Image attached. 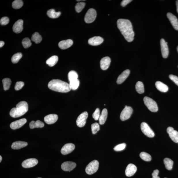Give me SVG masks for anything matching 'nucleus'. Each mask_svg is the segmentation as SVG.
I'll return each instance as SVG.
<instances>
[{"label":"nucleus","mask_w":178,"mask_h":178,"mask_svg":"<svg viewBox=\"0 0 178 178\" xmlns=\"http://www.w3.org/2000/svg\"><path fill=\"white\" fill-rule=\"evenodd\" d=\"M2 160V157L1 156H0V162H1Z\"/></svg>","instance_id":"603ef678"},{"label":"nucleus","mask_w":178,"mask_h":178,"mask_svg":"<svg viewBox=\"0 0 178 178\" xmlns=\"http://www.w3.org/2000/svg\"><path fill=\"white\" fill-rule=\"evenodd\" d=\"M141 159L145 161H150L152 160V157L149 154L145 152H141L140 155Z\"/></svg>","instance_id":"e433bc0d"},{"label":"nucleus","mask_w":178,"mask_h":178,"mask_svg":"<svg viewBox=\"0 0 178 178\" xmlns=\"http://www.w3.org/2000/svg\"><path fill=\"white\" fill-rule=\"evenodd\" d=\"M133 113V109L131 107L127 106L125 107L120 115V120L122 121H125L128 120Z\"/></svg>","instance_id":"6e6552de"},{"label":"nucleus","mask_w":178,"mask_h":178,"mask_svg":"<svg viewBox=\"0 0 178 178\" xmlns=\"http://www.w3.org/2000/svg\"><path fill=\"white\" fill-rule=\"evenodd\" d=\"M169 78L178 86V77L173 75H170Z\"/></svg>","instance_id":"49530a36"},{"label":"nucleus","mask_w":178,"mask_h":178,"mask_svg":"<svg viewBox=\"0 0 178 178\" xmlns=\"http://www.w3.org/2000/svg\"><path fill=\"white\" fill-rule=\"evenodd\" d=\"M44 123L39 120H37L36 122L35 121H32L29 124L30 128L31 129L38 128H42L44 127Z\"/></svg>","instance_id":"bb28decb"},{"label":"nucleus","mask_w":178,"mask_h":178,"mask_svg":"<svg viewBox=\"0 0 178 178\" xmlns=\"http://www.w3.org/2000/svg\"><path fill=\"white\" fill-rule=\"evenodd\" d=\"M42 38L39 33L37 32L34 33L32 36L31 40L36 44H39L42 40Z\"/></svg>","instance_id":"2f4dec72"},{"label":"nucleus","mask_w":178,"mask_h":178,"mask_svg":"<svg viewBox=\"0 0 178 178\" xmlns=\"http://www.w3.org/2000/svg\"><path fill=\"white\" fill-rule=\"evenodd\" d=\"M130 73L129 70L127 69L125 70L118 77L117 81H116L117 83L118 84H120L123 83L128 77Z\"/></svg>","instance_id":"5701e85b"},{"label":"nucleus","mask_w":178,"mask_h":178,"mask_svg":"<svg viewBox=\"0 0 178 178\" xmlns=\"http://www.w3.org/2000/svg\"><path fill=\"white\" fill-rule=\"evenodd\" d=\"M28 143L25 141H17L14 142L11 145V148L13 149H19L26 147Z\"/></svg>","instance_id":"b1692460"},{"label":"nucleus","mask_w":178,"mask_h":178,"mask_svg":"<svg viewBox=\"0 0 178 178\" xmlns=\"http://www.w3.org/2000/svg\"><path fill=\"white\" fill-rule=\"evenodd\" d=\"M96 16L97 13L94 9H90L86 14L84 17V21L86 23H91L94 21Z\"/></svg>","instance_id":"423d86ee"},{"label":"nucleus","mask_w":178,"mask_h":178,"mask_svg":"<svg viewBox=\"0 0 178 178\" xmlns=\"http://www.w3.org/2000/svg\"><path fill=\"white\" fill-rule=\"evenodd\" d=\"M42 178L38 177V178Z\"/></svg>","instance_id":"4d7b16f0"},{"label":"nucleus","mask_w":178,"mask_h":178,"mask_svg":"<svg viewBox=\"0 0 178 178\" xmlns=\"http://www.w3.org/2000/svg\"><path fill=\"white\" fill-rule=\"evenodd\" d=\"M132 1H131V0H124L121 3V5L124 7Z\"/></svg>","instance_id":"09e8293b"},{"label":"nucleus","mask_w":178,"mask_h":178,"mask_svg":"<svg viewBox=\"0 0 178 178\" xmlns=\"http://www.w3.org/2000/svg\"><path fill=\"white\" fill-rule=\"evenodd\" d=\"M26 122L27 120L26 118L21 119L11 123L10 124V127L13 130L19 129L26 124Z\"/></svg>","instance_id":"ddd939ff"},{"label":"nucleus","mask_w":178,"mask_h":178,"mask_svg":"<svg viewBox=\"0 0 178 178\" xmlns=\"http://www.w3.org/2000/svg\"><path fill=\"white\" fill-rule=\"evenodd\" d=\"M22 44L24 48L27 49L30 47L32 45L31 40L28 38H25L22 41Z\"/></svg>","instance_id":"58836bf2"},{"label":"nucleus","mask_w":178,"mask_h":178,"mask_svg":"<svg viewBox=\"0 0 178 178\" xmlns=\"http://www.w3.org/2000/svg\"><path fill=\"white\" fill-rule=\"evenodd\" d=\"M23 5V3L21 0H15L12 4V7L15 9H19L21 8Z\"/></svg>","instance_id":"c9c22d12"},{"label":"nucleus","mask_w":178,"mask_h":178,"mask_svg":"<svg viewBox=\"0 0 178 178\" xmlns=\"http://www.w3.org/2000/svg\"><path fill=\"white\" fill-rule=\"evenodd\" d=\"M167 16L173 28L178 31V20L177 17L171 13H167Z\"/></svg>","instance_id":"aec40b11"},{"label":"nucleus","mask_w":178,"mask_h":178,"mask_svg":"<svg viewBox=\"0 0 178 178\" xmlns=\"http://www.w3.org/2000/svg\"><path fill=\"white\" fill-rule=\"evenodd\" d=\"M117 24L118 29L127 41H133L135 33L131 22L127 19H119Z\"/></svg>","instance_id":"f257e3e1"},{"label":"nucleus","mask_w":178,"mask_h":178,"mask_svg":"<svg viewBox=\"0 0 178 178\" xmlns=\"http://www.w3.org/2000/svg\"><path fill=\"white\" fill-rule=\"evenodd\" d=\"M69 84L71 90H75L79 87V79H77L76 80L70 82Z\"/></svg>","instance_id":"4c0bfd02"},{"label":"nucleus","mask_w":178,"mask_h":178,"mask_svg":"<svg viewBox=\"0 0 178 178\" xmlns=\"http://www.w3.org/2000/svg\"><path fill=\"white\" fill-rule=\"evenodd\" d=\"M73 41L71 39H68L61 41L58 43V46L61 49L65 50L71 47L73 44Z\"/></svg>","instance_id":"4be33fe9"},{"label":"nucleus","mask_w":178,"mask_h":178,"mask_svg":"<svg viewBox=\"0 0 178 178\" xmlns=\"http://www.w3.org/2000/svg\"><path fill=\"white\" fill-rule=\"evenodd\" d=\"M75 145L72 143L66 144L63 146L61 150V154L66 155L72 152L75 148Z\"/></svg>","instance_id":"f8f14e48"},{"label":"nucleus","mask_w":178,"mask_h":178,"mask_svg":"<svg viewBox=\"0 0 178 178\" xmlns=\"http://www.w3.org/2000/svg\"><path fill=\"white\" fill-rule=\"evenodd\" d=\"M164 163L166 169L171 170L172 169L173 162L171 159L166 158L164 159Z\"/></svg>","instance_id":"c756f323"},{"label":"nucleus","mask_w":178,"mask_h":178,"mask_svg":"<svg viewBox=\"0 0 178 178\" xmlns=\"http://www.w3.org/2000/svg\"><path fill=\"white\" fill-rule=\"evenodd\" d=\"M99 163L96 160H93L89 163L86 168V172L87 174L92 175L96 172L99 169Z\"/></svg>","instance_id":"39448f33"},{"label":"nucleus","mask_w":178,"mask_h":178,"mask_svg":"<svg viewBox=\"0 0 178 178\" xmlns=\"http://www.w3.org/2000/svg\"><path fill=\"white\" fill-rule=\"evenodd\" d=\"M58 57L56 56H54L50 57L46 61L47 64L50 67H53L55 65L58 61Z\"/></svg>","instance_id":"c85d7f7f"},{"label":"nucleus","mask_w":178,"mask_h":178,"mask_svg":"<svg viewBox=\"0 0 178 178\" xmlns=\"http://www.w3.org/2000/svg\"><path fill=\"white\" fill-rule=\"evenodd\" d=\"M2 82L3 83L4 90L6 91L8 90L12 83L11 80L10 78H4L3 79Z\"/></svg>","instance_id":"72a5a7b5"},{"label":"nucleus","mask_w":178,"mask_h":178,"mask_svg":"<svg viewBox=\"0 0 178 178\" xmlns=\"http://www.w3.org/2000/svg\"><path fill=\"white\" fill-rule=\"evenodd\" d=\"M104 41L103 39L100 36H95L91 38L88 40V44L91 45H99L102 44Z\"/></svg>","instance_id":"412c9836"},{"label":"nucleus","mask_w":178,"mask_h":178,"mask_svg":"<svg viewBox=\"0 0 178 178\" xmlns=\"http://www.w3.org/2000/svg\"><path fill=\"white\" fill-rule=\"evenodd\" d=\"M100 111L99 108L96 109L92 115V117L95 120H99L100 116Z\"/></svg>","instance_id":"37998d69"},{"label":"nucleus","mask_w":178,"mask_h":178,"mask_svg":"<svg viewBox=\"0 0 178 178\" xmlns=\"http://www.w3.org/2000/svg\"><path fill=\"white\" fill-rule=\"evenodd\" d=\"M38 162L37 159L35 158H30L22 162V166L25 168H29L33 167L38 163Z\"/></svg>","instance_id":"9d476101"},{"label":"nucleus","mask_w":178,"mask_h":178,"mask_svg":"<svg viewBox=\"0 0 178 178\" xmlns=\"http://www.w3.org/2000/svg\"><path fill=\"white\" fill-rule=\"evenodd\" d=\"M136 89L137 92L139 94H142L144 92V87L142 82L140 81L137 82L136 85Z\"/></svg>","instance_id":"473e14b6"},{"label":"nucleus","mask_w":178,"mask_h":178,"mask_svg":"<svg viewBox=\"0 0 178 178\" xmlns=\"http://www.w3.org/2000/svg\"><path fill=\"white\" fill-rule=\"evenodd\" d=\"M92 133L93 134H96L100 130L99 125L97 123H95L91 125Z\"/></svg>","instance_id":"a19ab883"},{"label":"nucleus","mask_w":178,"mask_h":178,"mask_svg":"<svg viewBox=\"0 0 178 178\" xmlns=\"http://www.w3.org/2000/svg\"><path fill=\"white\" fill-rule=\"evenodd\" d=\"M76 164L74 162L71 161L65 162L61 166L62 169L65 172H70L76 167Z\"/></svg>","instance_id":"9b49d317"},{"label":"nucleus","mask_w":178,"mask_h":178,"mask_svg":"<svg viewBox=\"0 0 178 178\" xmlns=\"http://www.w3.org/2000/svg\"><path fill=\"white\" fill-rule=\"evenodd\" d=\"M86 5V3L84 2H81L76 4L75 6V10L77 13H79L83 10Z\"/></svg>","instance_id":"ea45409f"},{"label":"nucleus","mask_w":178,"mask_h":178,"mask_svg":"<svg viewBox=\"0 0 178 178\" xmlns=\"http://www.w3.org/2000/svg\"><path fill=\"white\" fill-rule=\"evenodd\" d=\"M137 170V168L133 164H130L127 166L125 170V175L128 177H130L133 175Z\"/></svg>","instance_id":"a211bd4d"},{"label":"nucleus","mask_w":178,"mask_h":178,"mask_svg":"<svg viewBox=\"0 0 178 178\" xmlns=\"http://www.w3.org/2000/svg\"><path fill=\"white\" fill-rule=\"evenodd\" d=\"M88 116V113L87 112L84 111L81 113L77 117L76 120L77 126L79 127H83L85 126Z\"/></svg>","instance_id":"1a4fd4ad"},{"label":"nucleus","mask_w":178,"mask_h":178,"mask_svg":"<svg viewBox=\"0 0 178 178\" xmlns=\"http://www.w3.org/2000/svg\"><path fill=\"white\" fill-rule=\"evenodd\" d=\"M22 57V54L20 52L15 54L11 58V61L14 64L17 63Z\"/></svg>","instance_id":"f704fd0d"},{"label":"nucleus","mask_w":178,"mask_h":178,"mask_svg":"<svg viewBox=\"0 0 178 178\" xmlns=\"http://www.w3.org/2000/svg\"><path fill=\"white\" fill-rule=\"evenodd\" d=\"M111 62V59L109 57L106 56L103 58L100 61L101 69L103 70L108 69L110 65Z\"/></svg>","instance_id":"f3484780"},{"label":"nucleus","mask_w":178,"mask_h":178,"mask_svg":"<svg viewBox=\"0 0 178 178\" xmlns=\"http://www.w3.org/2000/svg\"><path fill=\"white\" fill-rule=\"evenodd\" d=\"M60 12H56L54 9H50L48 10L47 12V15L50 18L52 19H56L60 16L61 15Z\"/></svg>","instance_id":"cd10ccee"},{"label":"nucleus","mask_w":178,"mask_h":178,"mask_svg":"<svg viewBox=\"0 0 178 178\" xmlns=\"http://www.w3.org/2000/svg\"><path fill=\"white\" fill-rule=\"evenodd\" d=\"M166 131L172 140L175 143H178V132L171 127H168Z\"/></svg>","instance_id":"4468645a"},{"label":"nucleus","mask_w":178,"mask_h":178,"mask_svg":"<svg viewBox=\"0 0 178 178\" xmlns=\"http://www.w3.org/2000/svg\"><path fill=\"white\" fill-rule=\"evenodd\" d=\"M24 84L23 82L22 81L17 82L16 83L15 86V89L16 90H19L22 88L24 86Z\"/></svg>","instance_id":"c03bdc74"},{"label":"nucleus","mask_w":178,"mask_h":178,"mask_svg":"<svg viewBox=\"0 0 178 178\" xmlns=\"http://www.w3.org/2000/svg\"><path fill=\"white\" fill-rule=\"evenodd\" d=\"M143 101L145 106L150 111L156 112L158 111V107L156 102L154 100L148 97H145Z\"/></svg>","instance_id":"20e7f679"},{"label":"nucleus","mask_w":178,"mask_h":178,"mask_svg":"<svg viewBox=\"0 0 178 178\" xmlns=\"http://www.w3.org/2000/svg\"><path fill=\"white\" fill-rule=\"evenodd\" d=\"M159 172V171L158 170H154L152 174V178H160V177L158 176Z\"/></svg>","instance_id":"de8ad7c7"},{"label":"nucleus","mask_w":178,"mask_h":178,"mask_svg":"<svg viewBox=\"0 0 178 178\" xmlns=\"http://www.w3.org/2000/svg\"><path fill=\"white\" fill-rule=\"evenodd\" d=\"M9 22H10V19L8 17H4L1 18V20H0V23L3 26L8 24Z\"/></svg>","instance_id":"a18cd8bd"},{"label":"nucleus","mask_w":178,"mask_h":178,"mask_svg":"<svg viewBox=\"0 0 178 178\" xmlns=\"http://www.w3.org/2000/svg\"><path fill=\"white\" fill-rule=\"evenodd\" d=\"M160 45L162 56L164 58H167L169 54L168 47L165 40L163 39H162L160 40Z\"/></svg>","instance_id":"2eb2a0df"},{"label":"nucleus","mask_w":178,"mask_h":178,"mask_svg":"<svg viewBox=\"0 0 178 178\" xmlns=\"http://www.w3.org/2000/svg\"><path fill=\"white\" fill-rule=\"evenodd\" d=\"M49 88L52 90L62 93L69 92L71 90L69 84L60 79H54L48 84Z\"/></svg>","instance_id":"f03ea898"},{"label":"nucleus","mask_w":178,"mask_h":178,"mask_svg":"<svg viewBox=\"0 0 178 178\" xmlns=\"http://www.w3.org/2000/svg\"></svg>","instance_id":"5fc2aeb1"},{"label":"nucleus","mask_w":178,"mask_h":178,"mask_svg":"<svg viewBox=\"0 0 178 178\" xmlns=\"http://www.w3.org/2000/svg\"><path fill=\"white\" fill-rule=\"evenodd\" d=\"M23 20L20 19L15 22L13 27V31L16 33H19L21 32L23 29Z\"/></svg>","instance_id":"dca6fc26"},{"label":"nucleus","mask_w":178,"mask_h":178,"mask_svg":"<svg viewBox=\"0 0 178 178\" xmlns=\"http://www.w3.org/2000/svg\"><path fill=\"white\" fill-rule=\"evenodd\" d=\"M166 44H168V42H166Z\"/></svg>","instance_id":"6e6d98bb"},{"label":"nucleus","mask_w":178,"mask_h":178,"mask_svg":"<svg viewBox=\"0 0 178 178\" xmlns=\"http://www.w3.org/2000/svg\"><path fill=\"white\" fill-rule=\"evenodd\" d=\"M155 84H156V86L157 90L161 92H167L168 90V87L167 86L161 82L157 81Z\"/></svg>","instance_id":"393cba45"},{"label":"nucleus","mask_w":178,"mask_h":178,"mask_svg":"<svg viewBox=\"0 0 178 178\" xmlns=\"http://www.w3.org/2000/svg\"><path fill=\"white\" fill-rule=\"evenodd\" d=\"M108 116V111L106 109H104L102 111L99 119V122L100 125L104 124Z\"/></svg>","instance_id":"a878e982"},{"label":"nucleus","mask_w":178,"mask_h":178,"mask_svg":"<svg viewBox=\"0 0 178 178\" xmlns=\"http://www.w3.org/2000/svg\"><path fill=\"white\" fill-rule=\"evenodd\" d=\"M4 45V42L3 41H0V47H3Z\"/></svg>","instance_id":"8fccbe9b"},{"label":"nucleus","mask_w":178,"mask_h":178,"mask_svg":"<svg viewBox=\"0 0 178 178\" xmlns=\"http://www.w3.org/2000/svg\"><path fill=\"white\" fill-rule=\"evenodd\" d=\"M28 110V105L26 101L19 103L10 112V115L13 118H17L24 115Z\"/></svg>","instance_id":"7ed1b4c3"},{"label":"nucleus","mask_w":178,"mask_h":178,"mask_svg":"<svg viewBox=\"0 0 178 178\" xmlns=\"http://www.w3.org/2000/svg\"><path fill=\"white\" fill-rule=\"evenodd\" d=\"M126 147V144L124 143H122L116 146L113 149L115 151L119 152L124 150Z\"/></svg>","instance_id":"79ce46f5"},{"label":"nucleus","mask_w":178,"mask_h":178,"mask_svg":"<svg viewBox=\"0 0 178 178\" xmlns=\"http://www.w3.org/2000/svg\"><path fill=\"white\" fill-rule=\"evenodd\" d=\"M176 4L177 12L178 13V0L176 1Z\"/></svg>","instance_id":"3c124183"},{"label":"nucleus","mask_w":178,"mask_h":178,"mask_svg":"<svg viewBox=\"0 0 178 178\" xmlns=\"http://www.w3.org/2000/svg\"><path fill=\"white\" fill-rule=\"evenodd\" d=\"M58 116L56 114H52L45 116L44 121L47 124H54L58 120Z\"/></svg>","instance_id":"6ab92c4d"},{"label":"nucleus","mask_w":178,"mask_h":178,"mask_svg":"<svg viewBox=\"0 0 178 178\" xmlns=\"http://www.w3.org/2000/svg\"><path fill=\"white\" fill-rule=\"evenodd\" d=\"M78 75L77 73L74 71H71L68 73V78L70 82L78 79Z\"/></svg>","instance_id":"7c9ffc66"},{"label":"nucleus","mask_w":178,"mask_h":178,"mask_svg":"<svg viewBox=\"0 0 178 178\" xmlns=\"http://www.w3.org/2000/svg\"></svg>","instance_id":"bf43d9fd"},{"label":"nucleus","mask_w":178,"mask_h":178,"mask_svg":"<svg viewBox=\"0 0 178 178\" xmlns=\"http://www.w3.org/2000/svg\"><path fill=\"white\" fill-rule=\"evenodd\" d=\"M141 131L145 135L149 138H153L155 136V133L147 123L143 122L141 125Z\"/></svg>","instance_id":"0eeeda50"},{"label":"nucleus","mask_w":178,"mask_h":178,"mask_svg":"<svg viewBox=\"0 0 178 178\" xmlns=\"http://www.w3.org/2000/svg\"></svg>","instance_id":"13d9d810"},{"label":"nucleus","mask_w":178,"mask_h":178,"mask_svg":"<svg viewBox=\"0 0 178 178\" xmlns=\"http://www.w3.org/2000/svg\"><path fill=\"white\" fill-rule=\"evenodd\" d=\"M177 51L178 52V46H177Z\"/></svg>","instance_id":"864d4df0"}]
</instances>
